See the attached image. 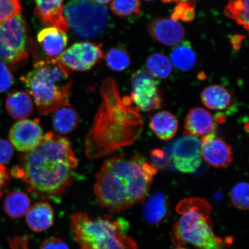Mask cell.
<instances>
[{
	"instance_id": "obj_24",
	"label": "cell",
	"mask_w": 249,
	"mask_h": 249,
	"mask_svg": "<svg viewBox=\"0 0 249 249\" xmlns=\"http://www.w3.org/2000/svg\"><path fill=\"white\" fill-rule=\"evenodd\" d=\"M170 57L174 67L182 71L192 70L197 62V56L188 41L175 47L171 51Z\"/></svg>"
},
{
	"instance_id": "obj_42",
	"label": "cell",
	"mask_w": 249,
	"mask_h": 249,
	"mask_svg": "<svg viewBox=\"0 0 249 249\" xmlns=\"http://www.w3.org/2000/svg\"><path fill=\"white\" fill-rule=\"evenodd\" d=\"M175 249H185V248H180V247H178Z\"/></svg>"
},
{
	"instance_id": "obj_34",
	"label": "cell",
	"mask_w": 249,
	"mask_h": 249,
	"mask_svg": "<svg viewBox=\"0 0 249 249\" xmlns=\"http://www.w3.org/2000/svg\"><path fill=\"white\" fill-rule=\"evenodd\" d=\"M13 84L14 76L7 63L0 60V92L7 91Z\"/></svg>"
},
{
	"instance_id": "obj_1",
	"label": "cell",
	"mask_w": 249,
	"mask_h": 249,
	"mask_svg": "<svg viewBox=\"0 0 249 249\" xmlns=\"http://www.w3.org/2000/svg\"><path fill=\"white\" fill-rule=\"evenodd\" d=\"M11 174L22 180L36 197L56 200L72 183L77 160L67 138L49 132L39 144L24 152Z\"/></svg>"
},
{
	"instance_id": "obj_39",
	"label": "cell",
	"mask_w": 249,
	"mask_h": 249,
	"mask_svg": "<svg viewBox=\"0 0 249 249\" xmlns=\"http://www.w3.org/2000/svg\"><path fill=\"white\" fill-rule=\"evenodd\" d=\"M244 39V36L235 35L231 36V43L233 46V48H234L236 51H239V49H240L243 40Z\"/></svg>"
},
{
	"instance_id": "obj_4",
	"label": "cell",
	"mask_w": 249,
	"mask_h": 249,
	"mask_svg": "<svg viewBox=\"0 0 249 249\" xmlns=\"http://www.w3.org/2000/svg\"><path fill=\"white\" fill-rule=\"evenodd\" d=\"M180 214L171 233V239L177 247L188 242L198 249H226L227 241L213 231L210 215L212 207L204 198H187L177 205Z\"/></svg>"
},
{
	"instance_id": "obj_37",
	"label": "cell",
	"mask_w": 249,
	"mask_h": 249,
	"mask_svg": "<svg viewBox=\"0 0 249 249\" xmlns=\"http://www.w3.org/2000/svg\"><path fill=\"white\" fill-rule=\"evenodd\" d=\"M7 168L4 165L0 164V198L4 194L9 179Z\"/></svg>"
},
{
	"instance_id": "obj_18",
	"label": "cell",
	"mask_w": 249,
	"mask_h": 249,
	"mask_svg": "<svg viewBox=\"0 0 249 249\" xmlns=\"http://www.w3.org/2000/svg\"><path fill=\"white\" fill-rule=\"evenodd\" d=\"M170 213L169 202L161 193L149 196L143 205V218L151 225H159L166 222Z\"/></svg>"
},
{
	"instance_id": "obj_23",
	"label": "cell",
	"mask_w": 249,
	"mask_h": 249,
	"mask_svg": "<svg viewBox=\"0 0 249 249\" xmlns=\"http://www.w3.org/2000/svg\"><path fill=\"white\" fill-rule=\"evenodd\" d=\"M8 113L15 120H22L32 114L33 102L30 95L23 91L11 93L6 101Z\"/></svg>"
},
{
	"instance_id": "obj_38",
	"label": "cell",
	"mask_w": 249,
	"mask_h": 249,
	"mask_svg": "<svg viewBox=\"0 0 249 249\" xmlns=\"http://www.w3.org/2000/svg\"><path fill=\"white\" fill-rule=\"evenodd\" d=\"M28 242H29V236L26 235L21 238H16L12 241L11 244L12 249H29Z\"/></svg>"
},
{
	"instance_id": "obj_26",
	"label": "cell",
	"mask_w": 249,
	"mask_h": 249,
	"mask_svg": "<svg viewBox=\"0 0 249 249\" xmlns=\"http://www.w3.org/2000/svg\"><path fill=\"white\" fill-rule=\"evenodd\" d=\"M30 200L26 194L14 191L9 194L4 201V210L9 216L14 219L26 214L30 208Z\"/></svg>"
},
{
	"instance_id": "obj_40",
	"label": "cell",
	"mask_w": 249,
	"mask_h": 249,
	"mask_svg": "<svg viewBox=\"0 0 249 249\" xmlns=\"http://www.w3.org/2000/svg\"><path fill=\"white\" fill-rule=\"evenodd\" d=\"M164 3L195 1V0H161Z\"/></svg>"
},
{
	"instance_id": "obj_22",
	"label": "cell",
	"mask_w": 249,
	"mask_h": 249,
	"mask_svg": "<svg viewBox=\"0 0 249 249\" xmlns=\"http://www.w3.org/2000/svg\"><path fill=\"white\" fill-rule=\"evenodd\" d=\"M202 103L213 110H224L231 104L232 96L228 89L223 86L213 85L205 87L201 94Z\"/></svg>"
},
{
	"instance_id": "obj_8",
	"label": "cell",
	"mask_w": 249,
	"mask_h": 249,
	"mask_svg": "<svg viewBox=\"0 0 249 249\" xmlns=\"http://www.w3.org/2000/svg\"><path fill=\"white\" fill-rule=\"evenodd\" d=\"M126 180L102 167L96 176L94 193L99 204L111 213H120L133 206Z\"/></svg>"
},
{
	"instance_id": "obj_30",
	"label": "cell",
	"mask_w": 249,
	"mask_h": 249,
	"mask_svg": "<svg viewBox=\"0 0 249 249\" xmlns=\"http://www.w3.org/2000/svg\"><path fill=\"white\" fill-rule=\"evenodd\" d=\"M140 0H113L111 4V11L118 17H128L139 16L140 10Z\"/></svg>"
},
{
	"instance_id": "obj_10",
	"label": "cell",
	"mask_w": 249,
	"mask_h": 249,
	"mask_svg": "<svg viewBox=\"0 0 249 249\" xmlns=\"http://www.w3.org/2000/svg\"><path fill=\"white\" fill-rule=\"evenodd\" d=\"M132 103L138 110L147 112L158 110L162 104L159 85L160 81L144 69L132 74L131 77Z\"/></svg>"
},
{
	"instance_id": "obj_43",
	"label": "cell",
	"mask_w": 249,
	"mask_h": 249,
	"mask_svg": "<svg viewBox=\"0 0 249 249\" xmlns=\"http://www.w3.org/2000/svg\"><path fill=\"white\" fill-rule=\"evenodd\" d=\"M145 1H154V0H145Z\"/></svg>"
},
{
	"instance_id": "obj_7",
	"label": "cell",
	"mask_w": 249,
	"mask_h": 249,
	"mask_svg": "<svg viewBox=\"0 0 249 249\" xmlns=\"http://www.w3.org/2000/svg\"><path fill=\"white\" fill-rule=\"evenodd\" d=\"M64 14L68 26L83 39L98 35L108 20L107 6L93 0H71L64 8Z\"/></svg>"
},
{
	"instance_id": "obj_27",
	"label": "cell",
	"mask_w": 249,
	"mask_h": 249,
	"mask_svg": "<svg viewBox=\"0 0 249 249\" xmlns=\"http://www.w3.org/2000/svg\"><path fill=\"white\" fill-rule=\"evenodd\" d=\"M145 65L149 72L157 79H167L172 72V65L169 59L161 53L149 56Z\"/></svg>"
},
{
	"instance_id": "obj_16",
	"label": "cell",
	"mask_w": 249,
	"mask_h": 249,
	"mask_svg": "<svg viewBox=\"0 0 249 249\" xmlns=\"http://www.w3.org/2000/svg\"><path fill=\"white\" fill-rule=\"evenodd\" d=\"M148 29L152 38L167 46L177 44L185 36L182 25L172 18H157L149 24Z\"/></svg>"
},
{
	"instance_id": "obj_2",
	"label": "cell",
	"mask_w": 249,
	"mask_h": 249,
	"mask_svg": "<svg viewBox=\"0 0 249 249\" xmlns=\"http://www.w3.org/2000/svg\"><path fill=\"white\" fill-rule=\"evenodd\" d=\"M101 103L85 140L90 160L107 157L133 144L142 131L139 110L128 96L121 97L115 80L107 78L101 87Z\"/></svg>"
},
{
	"instance_id": "obj_29",
	"label": "cell",
	"mask_w": 249,
	"mask_h": 249,
	"mask_svg": "<svg viewBox=\"0 0 249 249\" xmlns=\"http://www.w3.org/2000/svg\"><path fill=\"white\" fill-rule=\"evenodd\" d=\"M106 62L110 70L121 71L130 66L131 58L125 49L116 46L108 50L106 55Z\"/></svg>"
},
{
	"instance_id": "obj_21",
	"label": "cell",
	"mask_w": 249,
	"mask_h": 249,
	"mask_svg": "<svg viewBox=\"0 0 249 249\" xmlns=\"http://www.w3.org/2000/svg\"><path fill=\"white\" fill-rule=\"evenodd\" d=\"M152 131L160 140L172 139L178 129V121L173 113L160 111L149 118Z\"/></svg>"
},
{
	"instance_id": "obj_6",
	"label": "cell",
	"mask_w": 249,
	"mask_h": 249,
	"mask_svg": "<svg viewBox=\"0 0 249 249\" xmlns=\"http://www.w3.org/2000/svg\"><path fill=\"white\" fill-rule=\"evenodd\" d=\"M102 167L126 180L127 191L133 205L147 197L158 168L140 155L127 159L123 154L108 159Z\"/></svg>"
},
{
	"instance_id": "obj_35",
	"label": "cell",
	"mask_w": 249,
	"mask_h": 249,
	"mask_svg": "<svg viewBox=\"0 0 249 249\" xmlns=\"http://www.w3.org/2000/svg\"><path fill=\"white\" fill-rule=\"evenodd\" d=\"M14 149L7 140L0 139V164L7 163L13 156Z\"/></svg>"
},
{
	"instance_id": "obj_33",
	"label": "cell",
	"mask_w": 249,
	"mask_h": 249,
	"mask_svg": "<svg viewBox=\"0 0 249 249\" xmlns=\"http://www.w3.org/2000/svg\"><path fill=\"white\" fill-rule=\"evenodd\" d=\"M21 0H0V23L20 14Z\"/></svg>"
},
{
	"instance_id": "obj_31",
	"label": "cell",
	"mask_w": 249,
	"mask_h": 249,
	"mask_svg": "<svg viewBox=\"0 0 249 249\" xmlns=\"http://www.w3.org/2000/svg\"><path fill=\"white\" fill-rule=\"evenodd\" d=\"M249 184L242 182L233 187L230 194L232 203L241 210H248L249 208Z\"/></svg>"
},
{
	"instance_id": "obj_3",
	"label": "cell",
	"mask_w": 249,
	"mask_h": 249,
	"mask_svg": "<svg viewBox=\"0 0 249 249\" xmlns=\"http://www.w3.org/2000/svg\"><path fill=\"white\" fill-rule=\"evenodd\" d=\"M41 115L69 107L71 80L68 69L57 58L38 60L33 71L20 78Z\"/></svg>"
},
{
	"instance_id": "obj_15",
	"label": "cell",
	"mask_w": 249,
	"mask_h": 249,
	"mask_svg": "<svg viewBox=\"0 0 249 249\" xmlns=\"http://www.w3.org/2000/svg\"><path fill=\"white\" fill-rule=\"evenodd\" d=\"M35 14L46 26L67 33L69 26L65 19L64 0H35Z\"/></svg>"
},
{
	"instance_id": "obj_13",
	"label": "cell",
	"mask_w": 249,
	"mask_h": 249,
	"mask_svg": "<svg viewBox=\"0 0 249 249\" xmlns=\"http://www.w3.org/2000/svg\"><path fill=\"white\" fill-rule=\"evenodd\" d=\"M43 137L39 119L22 120L11 127L9 138L18 151L26 152L36 148Z\"/></svg>"
},
{
	"instance_id": "obj_17",
	"label": "cell",
	"mask_w": 249,
	"mask_h": 249,
	"mask_svg": "<svg viewBox=\"0 0 249 249\" xmlns=\"http://www.w3.org/2000/svg\"><path fill=\"white\" fill-rule=\"evenodd\" d=\"M216 120L210 112L202 107L190 110L185 118L186 134L195 137H204L215 131Z\"/></svg>"
},
{
	"instance_id": "obj_28",
	"label": "cell",
	"mask_w": 249,
	"mask_h": 249,
	"mask_svg": "<svg viewBox=\"0 0 249 249\" xmlns=\"http://www.w3.org/2000/svg\"><path fill=\"white\" fill-rule=\"evenodd\" d=\"M224 14L227 18L235 20L246 30L249 29V0H230Z\"/></svg>"
},
{
	"instance_id": "obj_41",
	"label": "cell",
	"mask_w": 249,
	"mask_h": 249,
	"mask_svg": "<svg viewBox=\"0 0 249 249\" xmlns=\"http://www.w3.org/2000/svg\"><path fill=\"white\" fill-rule=\"evenodd\" d=\"M93 1L98 3V4H107V3L112 1V0H93Z\"/></svg>"
},
{
	"instance_id": "obj_20",
	"label": "cell",
	"mask_w": 249,
	"mask_h": 249,
	"mask_svg": "<svg viewBox=\"0 0 249 249\" xmlns=\"http://www.w3.org/2000/svg\"><path fill=\"white\" fill-rule=\"evenodd\" d=\"M28 226L33 231L39 232L45 231L54 222V211L47 202H38L30 208L26 213Z\"/></svg>"
},
{
	"instance_id": "obj_25",
	"label": "cell",
	"mask_w": 249,
	"mask_h": 249,
	"mask_svg": "<svg viewBox=\"0 0 249 249\" xmlns=\"http://www.w3.org/2000/svg\"><path fill=\"white\" fill-rule=\"evenodd\" d=\"M79 123V116L74 109L63 107L55 111L53 124L56 131L61 134L73 132Z\"/></svg>"
},
{
	"instance_id": "obj_14",
	"label": "cell",
	"mask_w": 249,
	"mask_h": 249,
	"mask_svg": "<svg viewBox=\"0 0 249 249\" xmlns=\"http://www.w3.org/2000/svg\"><path fill=\"white\" fill-rule=\"evenodd\" d=\"M202 158L209 166L225 168L230 166L233 160L231 147L214 133L202 137Z\"/></svg>"
},
{
	"instance_id": "obj_11",
	"label": "cell",
	"mask_w": 249,
	"mask_h": 249,
	"mask_svg": "<svg viewBox=\"0 0 249 249\" xmlns=\"http://www.w3.org/2000/svg\"><path fill=\"white\" fill-rule=\"evenodd\" d=\"M171 160L180 172H195L202 163L201 140L188 134L177 140L171 151Z\"/></svg>"
},
{
	"instance_id": "obj_5",
	"label": "cell",
	"mask_w": 249,
	"mask_h": 249,
	"mask_svg": "<svg viewBox=\"0 0 249 249\" xmlns=\"http://www.w3.org/2000/svg\"><path fill=\"white\" fill-rule=\"evenodd\" d=\"M71 227L80 249H138L126 235L129 223L123 217L105 215L94 219L79 212L71 216Z\"/></svg>"
},
{
	"instance_id": "obj_32",
	"label": "cell",
	"mask_w": 249,
	"mask_h": 249,
	"mask_svg": "<svg viewBox=\"0 0 249 249\" xmlns=\"http://www.w3.org/2000/svg\"><path fill=\"white\" fill-rule=\"evenodd\" d=\"M195 1L181 2L174 9L171 17L174 20L186 22L194 20L195 17Z\"/></svg>"
},
{
	"instance_id": "obj_9",
	"label": "cell",
	"mask_w": 249,
	"mask_h": 249,
	"mask_svg": "<svg viewBox=\"0 0 249 249\" xmlns=\"http://www.w3.org/2000/svg\"><path fill=\"white\" fill-rule=\"evenodd\" d=\"M26 23L18 14L0 23V60L17 65L28 57Z\"/></svg>"
},
{
	"instance_id": "obj_36",
	"label": "cell",
	"mask_w": 249,
	"mask_h": 249,
	"mask_svg": "<svg viewBox=\"0 0 249 249\" xmlns=\"http://www.w3.org/2000/svg\"><path fill=\"white\" fill-rule=\"evenodd\" d=\"M40 249H70L66 243L58 238L46 239L40 246Z\"/></svg>"
},
{
	"instance_id": "obj_19",
	"label": "cell",
	"mask_w": 249,
	"mask_h": 249,
	"mask_svg": "<svg viewBox=\"0 0 249 249\" xmlns=\"http://www.w3.org/2000/svg\"><path fill=\"white\" fill-rule=\"evenodd\" d=\"M37 39L46 58H55L64 52L68 44L65 33L54 27L46 28L39 31Z\"/></svg>"
},
{
	"instance_id": "obj_12",
	"label": "cell",
	"mask_w": 249,
	"mask_h": 249,
	"mask_svg": "<svg viewBox=\"0 0 249 249\" xmlns=\"http://www.w3.org/2000/svg\"><path fill=\"white\" fill-rule=\"evenodd\" d=\"M104 57L102 47L89 42L75 43L62 53L57 59L67 69L88 71Z\"/></svg>"
}]
</instances>
